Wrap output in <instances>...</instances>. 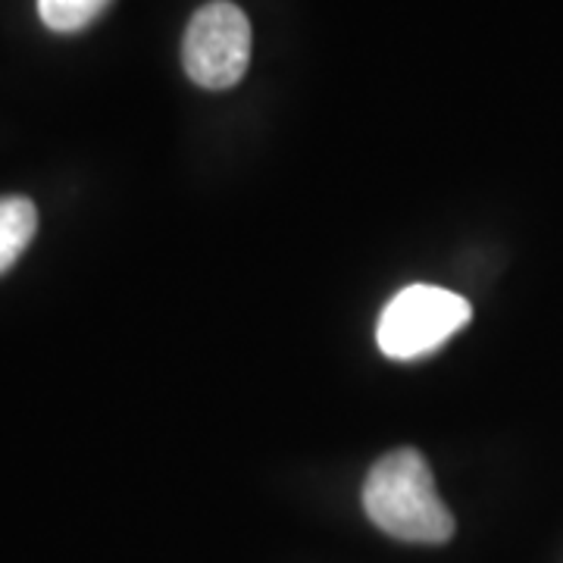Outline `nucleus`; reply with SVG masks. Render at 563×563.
Listing matches in <instances>:
<instances>
[{
    "instance_id": "f257e3e1",
    "label": "nucleus",
    "mask_w": 563,
    "mask_h": 563,
    "mask_svg": "<svg viewBox=\"0 0 563 563\" xmlns=\"http://www.w3.org/2000/svg\"><path fill=\"white\" fill-rule=\"evenodd\" d=\"M363 510L401 542L442 544L454 536V514L442 501L426 457L413 448H398L373 463L363 483Z\"/></svg>"
},
{
    "instance_id": "f03ea898",
    "label": "nucleus",
    "mask_w": 563,
    "mask_h": 563,
    "mask_svg": "<svg viewBox=\"0 0 563 563\" xmlns=\"http://www.w3.org/2000/svg\"><path fill=\"white\" fill-rule=\"evenodd\" d=\"M470 317L473 307L461 295L435 285H410L385 303L376 342L391 361H417L461 332Z\"/></svg>"
},
{
    "instance_id": "7ed1b4c3",
    "label": "nucleus",
    "mask_w": 563,
    "mask_h": 563,
    "mask_svg": "<svg viewBox=\"0 0 563 563\" xmlns=\"http://www.w3.org/2000/svg\"><path fill=\"white\" fill-rule=\"evenodd\" d=\"M181 63L201 88L222 91L239 85L251 63V22L242 7L229 0L203 3L185 29Z\"/></svg>"
},
{
    "instance_id": "20e7f679",
    "label": "nucleus",
    "mask_w": 563,
    "mask_h": 563,
    "mask_svg": "<svg viewBox=\"0 0 563 563\" xmlns=\"http://www.w3.org/2000/svg\"><path fill=\"white\" fill-rule=\"evenodd\" d=\"M35 229H38L35 203L20 195L0 198V276L25 254V247L35 239Z\"/></svg>"
},
{
    "instance_id": "39448f33",
    "label": "nucleus",
    "mask_w": 563,
    "mask_h": 563,
    "mask_svg": "<svg viewBox=\"0 0 563 563\" xmlns=\"http://www.w3.org/2000/svg\"><path fill=\"white\" fill-rule=\"evenodd\" d=\"M113 0H38L41 22L57 35H76L103 16Z\"/></svg>"
}]
</instances>
